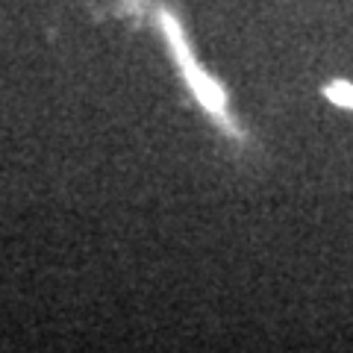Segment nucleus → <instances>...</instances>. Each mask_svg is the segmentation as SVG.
Here are the masks:
<instances>
[{"instance_id": "nucleus-1", "label": "nucleus", "mask_w": 353, "mask_h": 353, "mask_svg": "<svg viewBox=\"0 0 353 353\" xmlns=\"http://www.w3.org/2000/svg\"><path fill=\"white\" fill-rule=\"evenodd\" d=\"M330 97L339 103H345V106H353V88L347 85H336V88H330Z\"/></svg>"}]
</instances>
